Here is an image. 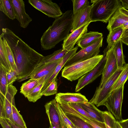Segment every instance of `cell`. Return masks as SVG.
I'll use <instances>...</instances> for the list:
<instances>
[{
    "mask_svg": "<svg viewBox=\"0 0 128 128\" xmlns=\"http://www.w3.org/2000/svg\"><path fill=\"white\" fill-rule=\"evenodd\" d=\"M124 85L112 91L103 105L114 116L116 121L118 122L123 120L121 108Z\"/></svg>",
    "mask_w": 128,
    "mask_h": 128,
    "instance_id": "obj_5",
    "label": "cell"
},
{
    "mask_svg": "<svg viewBox=\"0 0 128 128\" xmlns=\"http://www.w3.org/2000/svg\"><path fill=\"white\" fill-rule=\"evenodd\" d=\"M45 82L44 79L29 94L26 98L29 102H35L41 98L42 96L41 94L42 90Z\"/></svg>",
    "mask_w": 128,
    "mask_h": 128,
    "instance_id": "obj_29",
    "label": "cell"
},
{
    "mask_svg": "<svg viewBox=\"0 0 128 128\" xmlns=\"http://www.w3.org/2000/svg\"><path fill=\"white\" fill-rule=\"evenodd\" d=\"M114 128H122L119 122L116 120L114 123Z\"/></svg>",
    "mask_w": 128,
    "mask_h": 128,
    "instance_id": "obj_45",
    "label": "cell"
},
{
    "mask_svg": "<svg viewBox=\"0 0 128 128\" xmlns=\"http://www.w3.org/2000/svg\"><path fill=\"white\" fill-rule=\"evenodd\" d=\"M59 104L65 114H71L79 118L93 128H106L105 122L98 121L80 113L72 107L69 104L62 103Z\"/></svg>",
    "mask_w": 128,
    "mask_h": 128,
    "instance_id": "obj_14",
    "label": "cell"
},
{
    "mask_svg": "<svg viewBox=\"0 0 128 128\" xmlns=\"http://www.w3.org/2000/svg\"><path fill=\"white\" fill-rule=\"evenodd\" d=\"M0 123L2 128H12L4 118L0 117Z\"/></svg>",
    "mask_w": 128,
    "mask_h": 128,
    "instance_id": "obj_40",
    "label": "cell"
},
{
    "mask_svg": "<svg viewBox=\"0 0 128 128\" xmlns=\"http://www.w3.org/2000/svg\"><path fill=\"white\" fill-rule=\"evenodd\" d=\"M56 107L60 117L62 128H74V125L68 118L60 104L57 102Z\"/></svg>",
    "mask_w": 128,
    "mask_h": 128,
    "instance_id": "obj_28",
    "label": "cell"
},
{
    "mask_svg": "<svg viewBox=\"0 0 128 128\" xmlns=\"http://www.w3.org/2000/svg\"><path fill=\"white\" fill-rule=\"evenodd\" d=\"M103 52V57L96 66L92 70L83 76L78 80L76 86V92L80 91L86 86L92 82L102 74L106 62L107 53L104 51Z\"/></svg>",
    "mask_w": 128,
    "mask_h": 128,
    "instance_id": "obj_10",
    "label": "cell"
},
{
    "mask_svg": "<svg viewBox=\"0 0 128 128\" xmlns=\"http://www.w3.org/2000/svg\"><path fill=\"white\" fill-rule=\"evenodd\" d=\"M69 104L72 107L80 113L89 118H92L78 103H70Z\"/></svg>",
    "mask_w": 128,
    "mask_h": 128,
    "instance_id": "obj_39",
    "label": "cell"
},
{
    "mask_svg": "<svg viewBox=\"0 0 128 128\" xmlns=\"http://www.w3.org/2000/svg\"><path fill=\"white\" fill-rule=\"evenodd\" d=\"M72 10H68L55 19L52 25L43 33L40 39L41 49L48 50L64 40L72 28Z\"/></svg>",
    "mask_w": 128,
    "mask_h": 128,
    "instance_id": "obj_2",
    "label": "cell"
},
{
    "mask_svg": "<svg viewBox=\"0 0 128 128\" xmlns=\"http://www.w3.org/2000/svg\"><path fill=\"white\" fill-rule=\"evenodd\" d=\"M103 38L102 36L92 44L82 49L68 60L64 66L88 60L98 55L100 48L102 46Z\"/></svg>",
    "mask_w": 128,
    "mask_h": 128,
    "instance_id": "obj_7",
    "label": "cell"
},
{
    "mask_svg": "<svg viewBox=\"0 0 128 128\" xmlns=\"http://www.w3.org/2000/svg\"><path fill=\"white\" fill-rule=\"evenodd\" d=\"M102 36V34L98 32H86L82 35L76 44L82 49L92 44Z\"/></svg>",
    "mask_w": 128,
    "mask_h": 128,
    "instance_id": "obj_20",
    "label": "cell"
},
{
    "mask_svg": "<svg viewBox=\"0 0 128 128\" xmlns=\"http://www.w3.org/2000/svg\"><path fill=\"white\" fill-rule=\"evenodd\" d=\"M124 66L118 68L99 89L96 90L89 102L97 107L103 106L110 95L113 86L122 72Z\"/></svg>",
    "mask_w": 128,
    "mask_h": 128,
    "instance_id": "obj_6",
    "label": "cell"
},
{
    "mask_svg": "<svg viewBox=\"0 0 128 128\" xmlns=\"http://www.w3.org/2000/svg\"><path fill=\"white\" fill-rule=\"evenodd\" d=\"M62 58L50 63L38 64L29 76L25 78V80L31 78H39L46 76L45 84L48 81L57 65Z\"/></svg>",
    "mask_w": 128,
    "mask_h": 128,
    "instance_id": "obj_12",
    "label": "cell"
},
{
    "mask_svg": "<svg viewBox=\"0 0 128 128\" xmlns=\"http://www.w3.org/2000/svg\"><path fill=\"white\" fill-rule=\"evenodd\" d=\"M103 114L106 128H114V123L116 120L113 114L107 111L103 112Z\"/></svg>",
    "mask_w": 128,
    "mask_h": 128,
    "instance_id": "obj_37",
    "label": "cell"
},
{
    "mask_svg": "<svg viewBox=\"0 0 128 128\" xmlns=\"http://www.w3.org/2000/svg\"><path fill=\"white\" fill-rule=\"evenodd\" d=\"M92 5H90L73 14L72 16V32L83 25L91 22L90 12Z\"/></svg>",
    "mask_w": 128,
    "mask_h": 128,
    "instance_id": "obj_16",
    "label": "cell"
},
{
    "mask_svg": "<svg viewBox=\"0 0 128 128\" xmlns=\"http://www.w3.org/2000/svg\"><path fill=\"white\" fill-rule=\"evenodd\" d=\"M56 102L54 99L44 105L46 113L48 117L51 128H62L58 114L56 110Z\"/></svg>",
    "mask_w": 128,
    "mask_h": 128,
    "instance_id": "obj_19",
    "label": "cell"
},
{
    "mask_svg": "<svg viewBox=\"0 0 128 128\" xmlns=\"http://www.w3.org/2000/svg\"><path fill=\"white\" fill-rule=\"evenodd\" d=\"M106 57V62L102 74L101 80L96 90L100 89L118 69L114 54V46L107 52Z\"/></svg>",
    "mask_w": 128,
    "mask_h": 128,
    "instance_id": "obj_11",
    "label": "cell"
},
{
    "mask_svg": "<svg viewBox=\"0 0 128 128\" xmlns=\"http://www.w3.org/2000/svg\"><path fill=\"white\" fill-rule=\"evenodd\" d=\"M128 37V29H124L122 37Z\"/></svg>",
    "mask_w": 128,
    "mask_h": 128,
    "instance_id": "obj_46",
    "label": "cell"
},
{
    "mask_svg": "<svg viewBox=\"0 0 128 128\" xmlns=\"http://www.w3.org/2000/svg\"><path fill=\"white\" fill-rule=\"evenodd\" d=\"M6 120L12 128H20L9 119L5 118Z\"/></svg>",
    "mask_w": 128,
    "mask_h": 128,
    "instance_id": "obj_43",
    "label": "cell"
},
{
    "mask_svg": "<svg viewBox=\"0 0 128 128\" xmlns=\"http://www.w3.org/2000/svg\"><path fill=\"white\" fill-rule=\"evenodd\" d=\"M78 46H76L68 52L62 58L61 61L57 65L48 81L44 85L42 89V92L43 91L51 82L56 79L59 72L62 67L64 66L66 62L76 53V52L78 49Z\"/></svg>",
    "mask_w": 128,
    "mask_h": 128,
    "instance_id": "obj_21",
    "label": "cell"
},
{
    "mask_svg": "<svg viewBox=\"0 0 128 128\" xmlns=\"http://www.w3.org/2000/svg\"><path fill=\"white\" fill-rule=\"evenodd\" d=\"M120 40L122 43L128 46V37H122L121 38Z\"/></svg>",
    "mask_w": 128,
    "mask_h": 128,
    "instance_id": "obj_44",
    "label": "cell"
},
{
    "mask_svg": "<svg viewBox=\"0 0 128 128\" xmlns=\"http://www.w3.org/2000/svg\"><path fill=\"white\" fill-rule=\"evenodd\" d=\"M128 29V26H127L125 28H124V29Z\"/></svg>",
    "mask_w": 128,
    "mask_h": 128,
    "instance_id": "obj_49",
    "label": "cell"
},
{
    "mask_svg": "<svg viewBox=\"0 0 128 128\" xmlns=\"http://www.w3.org/2000/svg\"><path fill=\"white\" fill-rule=\"evenodd\" d=\"M6 70L0 65V94L4 96L7 91L8 86L6 76Z\"/></svg>",
    "mask_w": 128,
    "mask_h": 128,
    "instance_id": "obj_31",
    "label": "cell"
},
{
    "mask_svg": "<svg viewBox=\"0 0 128 128\" xmlns=\"http://www.w3.org/2000/svg\"><path fill=\"white\" fill-rule=\"evenodd\" d=\"M74 128H80L77 126L74 125Z\"/></svg>",
    "mask_w": 128,
    "mask_h": 128,
    "instance_id": "obj_48",
    "label": "cell"
},
{
    "mask_svg": "<svg viewBox=\"0 0 128 128\" xmlns=\"http://www.w3.org/2000/svg\"><path fill=\"white\" fill-rule=\"evenodd\" d=\"M122 43L120 40L114 46V53L118 68L122 67L126 64L123 54Z\"/></svg>",
    "mask_w": 128,
    "mask_h": 128,
    "instance_id": "obj_26",
    "label": "cell"
},
{
    "mask_svg": "<svg viewBox=\"0 0 128 128\" xmlns=\"http://www.w3.org/2000/svg\"><path fill=\"white\" fill-rule=\"evenodd\" d=\"M45 78L46 76L37 79L30 78L22 84L20 92L26 98L29 94Z\"/></svg>",
    "mask_w": 128,
    "mask_h": 128,
    "instance_id": "obj_24",
    "label": "cell"
},
{
    "mask_svg": "<svg viewBox=\"0 0 128 128\" xmlns=\"http://www.w3.org/2000/svg\"><path fill=\"white\" fill-rule=\"evenodd\" d=\"M65 114L68 118L74 125L80 128H93L91 125L79 118L71 114Z\"/></svg>",
    "mask_w": 128,
    "mask_h": 128,
    "instance_id": "obj_34",
    "label": "cell"
},
{
    "mask_svg": "<svg viewBox=\"0 0 128 128\" xmlns=\"http://www.w3.org/2000/svg\"><path fill=\"white\" fill-rule=\"evenodd\" d=\"M93 118L98 121L104 122L103 111L98 110L94 104L88 101L78 103Z\"/></svg>",
    "mask_w": 128,
    "mask_h": 128,
    "instance_id": "obj_22",
    "label": "cell"
},
{
    "mask_svg": "<svg viewBox=\"0 0 128 128\" xmlns=\"http://www.w3.org/2000/svg\"><path fill=\"white\" fill-rule=\"evenodd\" d=\"M12 108L13 123L20 128H27L22 116L19 112L15 104L13 105Z\"/></svg>",
    "mask_w": 128,
    "mask_h": 128,
    "instance_id": "obj_32",
    "label": "cell"
},
{
    "mask_svg": "<svg viewBox=\"0 0 128 128\" xmlns=\"http://www.w3.org/2000/svg\"><path fill=\"white\" fill-rule=\"evenodd\" d=\"M57 83L56 79L53 80L46 88L41 92L42 96H48L57 93Z\"/></svg>",
    "mask_w": 128,
    "mask_h": 128,
    "instance_id": "obj_36",
    "label": "cell"
},
{
    "mask_svg": "<svg viewBox=\"0 0 128 128\" xmlns=\"http://www.w3.org/2000/svg\"><path fill=\"white\" fill-rule=\"evenodd\" d=\"M68 52L67 50L62 48L55 51L51 54L44 56L39 64L50 63L61 59L64 57Z\"/></svg>",
    "mask_w": 128,
    "mask_h": 128,
    "instance_id": "obj_25",
    "label": "cell"
},
{
    "mask_svg": "<svg viewBox=\"0 0 128 128\" xmlns=\"http://www.w3.org/2000/svg\"><path fill=\"white\" fill-rule=\"evenodd\" d=\"M122 6L126 9H128V0H120Z\"/></svg>",
    "mask_w": 128,
    "mask_h": 128,
    "instance_id": "obj_42",
    "label": "cell"
},
{
    "mask_svg": "<svg viewBox=\"0 0 128 128\" xmlns=\"http://www.w3.org/2000/svg\"><path fill=\"white\" fill-rule=\"evenodd\" d=\"M0 10L9 18L15 19L14 12L11 0H0Z\"/></svg>",
    "mask_w": 128,
    "mask_h": 128,
    "instance_id": "obj_27",
    "label": "cell"
},
{
    "mask_svg": "<svg viewBox=\"0 0 128 128\" xmlns=\"http://www.w3.org/2000/svg\"><path fill=\"white\" fill-rule=\"evenodd\" d=\"M73 14H75L90 5L88 0H72Z\"/></svg>",
    "mask_w": 128,
    "mask_h": 128,
    "instance_id": "obj_35",
    "label": "cell"
},
{
    "mask_svg": "<svg viewBox=\"0 0 128 128\" xmlns=\"http://www.w3.org/2000/svg\"><path fill=\"white\" fill-rule=\"evenodd\" d=\"M0 65L2 66L7 72L12 69L7 55L1 41H0Z\"/></svg>",
    "mask_w": 128,
    "mask_h": 128,
    "instance_id": "obj_33",
    "label": "cell"
},
{
    "mask_svg": "<svg viewBox=\"0 0 128 128\" xmlns=\"http://www.w3.org/2000/svg\"><path fill=\"white\" fill-rule=\"evenodd\" d=\"M91 22L100 21L107 23L117 10L122 7L120 0H91Z\"/></svg>",
    "mask_w": 128,
    "mask_h": 128,
    "instance_id": "obj_3",
    "label": "cell"
},
{
    "mask_svg": "<svg viewBox=\"0 0 128 128\" xmlns=\"http://www.w3.org/2000/svg\"><path fill=\"white\" fill-rule=\"evenodd\" d=\"M122 128H128V118L122 120L119 122Z\"/></svg>",
    "mask_w": 128,
    "mask_h": 128,
    "instance_id": "obj_41",
    "label": "cell"
},
{
    "mask_svg": "<svg viewBox=\"0 0 128 128\" xmlns=\"http://www.w3.org/2000/svg\"><path fill=\"white\" fill-rule=\"evenodd\" d=\"M55 99L59 104L84 102H88L85 96L80 93H60L56 94Z\"/></svg>",
    "mask_w": 128,
    "mask_h": 128,
    "instance_id": "obj_18",
    "label": "cell"
},
{
    "mask_svg": "<svg viewBox=\"0 0 128 128\" xmlns=\"http://www.w3.org/2000/svg\"><path fill=\"white\" fill-rule=\"evenodd\" d=\"M32 6L48 17L56 18L63 14L58 5L51 0H29Z\"/></svg>",
    "mask_w": 128,
    "mask_h": 128,
    "instance_id": "obj_9",
    "label": "cell"
},
{
    "mask_svg": "<svg viewBox=\"0 0 128 128\" xmlns=\"http://www.w3.org/2000/svg\"><path fill=\"white\" fill-rule=\"evenodd\" d=\"M6 76L8 86L12 84L16 80H17L18 77L14 70L12 69L7 72Z\"/></svg>",
    "mask_w": 128,
    "mask_h": 128,
    "instance_id": "obj_38",
    "label": "cell"
},
{
    "mask_svg": "<svg viewBox=\"0 0 128 128\" xmlns=\"http://www.w3.org/2000/svg\"><path fill=\"white\" fill-rule=\"evenodd\" d=\"M13 8L15 18L19 22L20 26L26 28L32 19L26 12L24 2L22 0H11Z\"/></svg>",
    "mask_w": 128,
    "mask_h": 128,
    "instance_id": "obj_13",
    "label": "cell"
},
{
    "mask_svg": "<svg viewBox=\"0 0 128 128\" xmlns=\"http://www.w3.org/2000/svg\"><path fill=\"white\" fill-rule=\"evenodd\" d=\"M2 34L13 53L17 80L20 82L34 70L44 56L30 46L12 31L2 29Z\"/></svg>",
    "mask_w": 128,
    "mask_h": 128,
    "instance_id": "obj_1",
    "label": "cell"
},
{
    "mask_svg": "<svg viewBox=\"0 0 128 128\" xmlns=\"http://www.w3.org/2000/svg\"><path fill=\"white\" fill-rule=\"evenodd\" d=\"M128 26V21L124 23L120 27H121L124 29V28H125L127 26Z\"/></svg>",
    "mask_w": 128,
    "mask_h": 128,
    "instance_id": "obj_47",
    "label": "cell"
},
{
    "mask_svg": "<svg viewBox=\"0 0 128 128\" xmlns=\"http://www.w3.org/2000/svg\"><path fill=\"white\" fill-rule=\"evenodd\" d=\"M128 79V64L126 63L124 66L122 72L113 86L112 91L124 85Z\"/></svg>",
    "mask_w": 128,
    "mask_h": 128,
    "instance_id": "obj_30",
    "label": "cell"
},
{
    "mask_svg": "<svg viewBox=\"0 0 128 128\" xmlns=\"http://www.w3.org/2000/svg\"><path fill=\"white\" fill-rule=\"evenodd\" d=\"M124 30V29L120 27L114 29L108 34L106 41L108 44L104 51L107 52L112 46L120 40Z\"/></svg>",
    "mask_w": 128,
    "mask_h": 128,
    "instance_id": "obj_23",
    "label": "cell"
},
{
    "mask_svg": "<svg viewBox=\"0 0 128 128\" xmlns=\"http://www.w3.org/2000/svg\"><path fill=\"white\" fill-rule=\"evenodd\" d=\"M17 92L16 87L11 84L8 86L4 96L0 94V117L8 119L13 122L12 107L15 104L14 96Z\"/></svg>",
    "mask_w": 128,
    "mask_h": 128,
    "instance_id": "obj_8",
    "label": "cell"
},
{
    "mask_svg": "<svg viewBox=\"0 0 128 128\" xmlns=\"http://www.w3.org/2000/svg\"><path fill=\"white\" fill-rule=\"evenodd\" d=\"M103 56V55H98L88 60L65 66L62 70V76L71 81L78 80L92 70Z\"/></svg>",
    "mask_w": 128,
    "mask_h": 128,
    "instance_id": "obj_4",
    "label": "cell"
},
{
    "mask_svg": "<svg viewBox=\"0 0 128 128\" xmlns=\"http://www.w3.org/2000/svg\"><path fill=\"white\" fill-rule=\"evenodd\" d=\"M90 23L84 24L72 32L68 37L64 40L62 44V48L68 52L74 48L77 41L84 33L87 32L88 27Z\"/></svg>",
    "mask_w": 128,
    "mask_h": 128,
    "instance_id": "obj_17",
    "label": "cell"
},
{
    "mask_svg": "<svg viewBox=\"0 0 128 128\" xmlns=\"http://www.w3.org/2000/svg\"><path fill=\"white\" fill-rule=\"evenodd\" d=\"M128 21V10L121 7L116 11L108 22L106 28L111 32Z\"/></svg>",
    "mask_w": 128,
    "mask_h": 128,
    "instance_id": "obj_15",
    "label": "cell"
},
{
    "mask_svg": "<svg viewBox=\"0 0 128 128\" xmlns=\"http://www.w3.org/2000/svg\"></svg>",
    "mask_w": 128,
    "mask_h": 128,
    "instance_id": "obj_50",
    "label": "cell"
}]
</instances>
